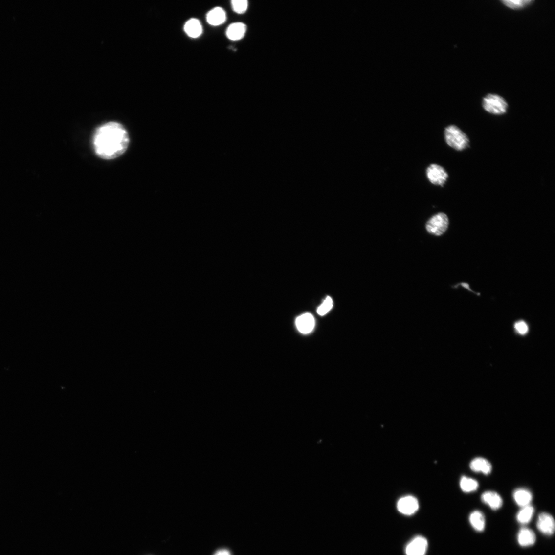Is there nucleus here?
Wrapping results in <instances>:
<instances>
[{"label":"nucleus","mask_w":555,"mask_h":555,"mask_svg":"<svg viewBox=\"0 0 555 555\" xmlns=\"http://www.w3.org/2000/svg\"><path fill=\"white\" fill-rule=\"evenodd\" d=\"M333 306L332 299L328 296L323 302L317 309V313L320 316H324L332 309Z\"/></svg>","instance_id":"4be33fe9"},{"label":"nucleus","mask_w":555,"mask_h":555,"mask_svg":"<svg viewBox=\"0 0 555 555\" xmlns=\"http://www.w3.org/2000/svg\"><path fill=\"white\" fill-rule=\"evenodd\" d=\"M534 511V508L531 505L522 507L517 514L518 522L522 524H528L532 520Z\"/></svg>","instance_id":"6ab92c4d"},{"label":"nucleus","mask_w":555,"mask_h":555,"mask_svg":"<svg viewBox=\"0 0 555 555\" xmlns=\"http://www.w3.org/2000/svg\"><path fill=\"white\" fill-rule=\"evenodd\" d=\"M470 468L474 472H482L488 475L491 472L492 466L487 459L483 458H476L471 461Z\"/></svg>","instance_id":"4468645a"},{"label":"nucleus","mask_w":555,"mask_h":555,"mask_svg":"<svg viewBox=\"0 0 555 555\" xmlns=\"http://www.w3.org/2000/svg\"><path fill=\"white\" fill-rule=\"evenodd\" d=\"M231 6L235 12L242 14L246 12L248 3L246 0H233L231 1Z\"/></svg>","instance_id":"412c9836"},{"label":"nucleus","mask_w":555,"mask_h":555,"mask_svg":"<svg viewBox=\"0 0 555 555\" xmlns=\"http://www.w3.org/2000/svg\"><path fill=\"white\" fill-rule=\"evenodd\" d=\"M184 29L186 34L193 38L199 37L203 33L202 25L199 20L195 18L189 20L185 23Z\"/></svg>","instance_id":"2eb2a0df"},{"label":"nucleus","mask_w":555,"mask_h":555,"mask_svg":"<svg viewBox=\"0 0 555 555\" xmlns=\"http://www.w3.org/2000/svg\"><path fill=\"white\" fill-rule=\"evenodd\" d=\"M469 521L472 528L478 532H482L485 529V517L479 511H474L470 514Z\"/></svg>","instance_id":"f3484780"},{"label":"nucleus","mask_w":555,"mask_h":555,"mask_svg":"<svg viewBox=\"0 0 555 555\" xmlns=\"http://www.w3.org/2000/svg\"><path fill=\"white\" fill-rule=\"evenodd\" d=\"M514 328H515L517 332L522 335L526 334L529 330L527 324L524 321H519L516 322L515 325H514Z\"/></svg>","instance_id":"5701e85b"},{"label":"nucleus","mask_w":555,"mask_h":555,"mask_svg":"<svg viewBox=\"0 0 555 555\" xmlns=\"http://www.w3.org/2000/svg\"><path fill=\"white\" fill-rule=\"evenodd\" d=\"M426 175L431 183L441 186L445 185L448 178L445 169L437 164L430 165L426 170Z\"/></svg>","instance_id":"39448f33"},{"label":"nucleus","mask_w":555,"mask_h":555,"mask_svg":"<svg viewBox=\"0 0 555 555\" xmlns=\"http://www.w3.org/2000/svg\"><path fill=\"white\" fill-rule=\"evenodd\" d=\"M482 502L488 505L491 509L497 510L501 508L503 500L499 494L494 491H488L484 492L481 496Z\"/></svg>","instance_id":"f8f14e48"},{"label":"nucleus","mask_w":555,"mask_h":555,"mask_svg":"<svg viewBox=\"0 0 555 555\" xmlns=\"http://www.w3.org/2000/svg\"><path fill=\"white\" fill-rule=\"evenodd\" d=\"M460 486L463 492L469 493L478 489L479 483L475 479L464 476L461 479Z\"/></svg>","instance_id":"a211bd4d"},{"label":"nucleus","mask_w":555,"mask_h":555,"mask_svg":"<svg viewBox=\"0 0 555 555\" xmlns=\"http://www.w3.org/2000/svg\"><path fill=\"white\" fill-rule=\"evenodd\" d=\"M207 22L212 26H219L223 24L226 20V14L224 10L219 7L211 9L206 17Z\"/></svg>","instance_id":"9d476101"},{"label":"nucleus","mask_w":555,"mask_h":555,"mask_svg":"<svg viewBox=\"0 0 555 555\" xmlns=\"http://www.w3.org/2000/svg\"><path fill=\"white\" fill-rule=\"evenodd\" d=\"M449 219L447 216L443 213L432 216L427 222L426 229L429 233L440 236L447 230Z\"/></svg>","instance_id":"20e7f679"},{"label":"nucleus","mask_w":555,"mask_h":555,"mask_svg":"<svg viewBox=\"0 0 555 555\" xmlns=\"http://www.w3.org/2000/svg\"><path fill=\"white\" fill-rule=\"evenodd\" d=\"M296 325L298 331L302 334H307L313 330L315 320L313 316L310 313L302 314L296 320Z\"/></svg>","instance_id":"1a4fd4ad"},{"label":"nucleus","mask_w":555,"mask_h":555,"mask_svg":"<svg viewBox=\"0 0 555 555\" xmlns=\"http://www.w3.org/2000/svg\"><path fill=\"white\" fill-rule=\"evenodd\" d=\"M129 143L126 128L114 122L98 128L93 137L96 155L105 160H112L122 156L127 151Z\"/></svg>","instance_id":"f257e3e1"},{"label":"nucleus","mask_w":555,"mask_h":555,"mask_svg":"<svg viewBox=\"0 0 555 555\" xmlns=\"http://www.w3.org/2000/svg\"><path fill=\"white\" fill-rule=\"evenodd\" d=\"M518 542L520 546L527 547L533 546L536 542V537L534 533L528 528H522L518 534Z\"/></svg>","instance_id":"ddd939ff"},{"label":"nucleus","mask_w":555,"mask_h":555,"mask_svg":"<svg viewBox=\"0 0 555 555\" xmlns=\"http://www.w3.org/2000/svg\"><path fill=\"white\" fill-rule=\"evenodd\" d=\"M214 555H231V553L226 549H221L218 550Z\"/></svg>","instance_id":"b1692460"},{"label":"nucleus","mask_w":555,"mask_h":555,"mask_svg":"<svg viewBox=\"0 0 555 555\" xmlns=\"http://www.w3.org/2000/svg\"><path fill=\"white\" fill-rule=\"evenodd\" d=\"M246 30L247 27L244 23H234L230 24L227 28L226 36L229 39L233 41H237L244 38Z\"/></svg>","instance_id":"9b49d317"},{"label":"nucleus","mask_w":555,"mask_h":555,"mask_svg":"<svg viewBox=\"0 0 555 555\" xmlns=\"http://www.w3.org/2000/svg\"><path fill=\"white\" fill-rule=\"evenodd\" d=\"M501 2L509 8L516 9L526 7L533 1L532 0H504Z\"/></svg>","instance_id":"aec40b11"},{"label":"nucleus","mask_w":555,"mask_h":555,"mask_svg":"<svg viewBox=\"0 0 555 555\" xmlns=\"http://www.w3.org/2000/svg\"><path fill=\"white\" fill-rule=\"evenodd\" d=\"M444 137L447 144L457 151H462L469 147V139L467 135L455 125L446 128Z\"/></svg>","instance_id":"f03ea898"},{"label":"nucleus","mask_w":555,"mask_h":555,"mask_svg":"<svg viewBox=\"0 0 555 555\" xmlns=\"http://www.w3.org/2000/svg\"><path fill=\"white\" fill-rule=\"evenodd\" d=\"M428 548V541L422 536H418L412 539L407 545L405 552L406 555H425Z\"/></svg>","instance_id":"423d86ee"},{"label":"nucleus","mask_w":555,"mask_h":555,"mask_svg":"<svg viewBox=\"0 0 555 555\" xmlns=\"http://www.w3.org/2000/svg\"><path fill=\"white\" fill-rule=\"evenodd\" d=\"M419 508L418 500L411 496L401 498L397 503L398 511L405 515H412L417 512Z\"/></svg>","instance_id":"0eeeda50"},{"label":"nucleus","mask_w":555,"mask_h":555,"mask_svg":"<svg viewBox=\"0 0 555 555\" xmlns=\"http://www.w3.org/2000/svg\"><path fill=\"white\" fill-rule=\"evenodd\" d=\"M513 497L517 505L522 508L530 505L533 499L531 491L524 488L516 489L513 492Z\"/></svg>","instance_id":"dca6fc26"},{"label":"nucleus","mask_w":555,"mask_h":555,"mask_svg":"<svg viewBox=\"0 0 555 555\" xmlns=\"http://www.w3.org/2000/svg\"><path fill=\"white\" fill-rule=\"evenodd\" d=\"M483 107L488 112L494 115H502L507 112L508 105L502 97L489 94L484 98Z\"/></svg>","instance_id":"7ed1b4c3"},{"label":"nucleus","mask_w":555,"mask_h":555,"mask_svg":"<svg viewBox=\"0 0 555 555\" xmlns=\"http://www.w3.org/2000/svg\"><path fill=\"white\" fill-rule=\"evenodd\" d=\"M537 527L539 531L546 535L551 536L555 531V522L550 514L543 512L538 517Z\"/></svg>","instance_id":"6e6552de"}]
</instances>
